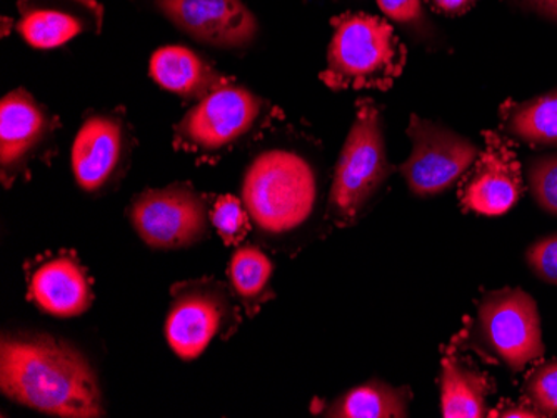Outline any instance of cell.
I'll return each instance as SVG.
<instances>
[{"label":"cell","mask_w":557,"mask_h":418,"mask_svg":"<svg viewBox=\"0 0 557 418\" xmlns=\"http://www.w3.org/2000/svg\"><path fill=\"white\" fill-rule=\"evenodd\" d=\"M240 201L256 239L271 251L297 254L327 223L318 165L293 147H269L250 159Z\"/></svg>","instance_id":"cell-1"},{"label":"cell","mask_w":557,"mask_h":418,"mask_svg":"<svg viewBox=\"0 0 557 418\" xmlns=\"http://www.w3.org/2000/svg\"><path fill=\"white\" fill-rule=\"evenodd\" d=\"M0 392L50 417H104V397L89 358L67 340L47 333H4Z\"/></svg>","instance_id":"cell-2"},{"label":"cell","mask_w":557,"mask_h":418,"mask_svg":"<svg viewBox=\"0 0 557 418\" xmlns=\"http://www.w3.org/2000/svg\"><path fill=\"white\" fill-rule=\"evenodd\" d=\"M327 65L321 80L333 90H387L408 62V49L389 22L364 12L333 18Z\"/></svg>","instance_id":"cell-3"},{"label":"cell","mask_w":557,"mask_h":418,"mask_svg":"<svg viewBox=\"0 0 557 418\" xmlns=\"http://www.w3.org/2000/svg\"><path fill=\"white\" fill-rule=\"evenodd\" d=\"M394 167L387 157L381 107L361 101L344 140L329 189L325 217L337 229H349L368 214Z\"/></svg>","instance_id":"cell-4"},{"label":"cell","mask_w":557,"mask_h":418,"mask_svg":"<svg viewBox=\"0 0 557 418\" xmlns=\"http://www.w3.org/2000/svg\"><path fill=\"white\" fill-rule=\"evenodd\" d=\"M450 343L461 352H474L487 364L521 372L544 355L536 301L522 289L487 292L474 317L466 320Z\"/></svg>","instance_id":"cell-5"},{"label":"cell","mask_w":557,"mask_h":418,"mask_svg":"<svg viewBox=\"0 0 557 418\" xmlns=\"http://www.w3.org/2000/svg\"><path fill=\"white\" fill-rule=\"evenodd\" d=\"M269 102L247 87L227 83L197 101L174 127L177 151L211 157L230 151L271 121Z\"/></svg>","instance_id":"cell-6"},{"label":"cell","mask_w":557,"mask_h":418,"mask_svg":"<svg viewBox=\"0 0 557 418\" xmlns=\"http://www.w3.org/2000/svg\"><path fill=\"white\" fill-rule=\"evenodd\" d=\"M165 317V340L181 360L205 354L214 339H230L239 327V307L224 283L215 279L175 283Z\"/></svg>","instance_id":"cell-7"},{"label":"cell","mask_w":557,"mask_h":418,"mask_svg":"<svg viewBox=\"0 0 557 418\" xmlns=\"http://www.w3.org/2000/svg\"><path fill=\"white\" fill-rule=\"evenodd\" d=\"M127 217L147 248L177 251L193 248L208 236L211 205L208 195L180 182L144 190L134 197Z\"/></svg>","instance_id":"cell-8"},{"label":"cell","mask_w":557,"mask_h":418,"mask_svg":"<svg viewBox=\"0 0 557 418\" xmlns=\"http://www.w3.org/2000/svg\"><path fill=\"white\" fill-rule=\"evenodd\" d=\"M408 136L411 154L397 170L411 193L421 199L453 189L481 155L468 137L416 114L409 118Z\"/></svg>","instance_id":"cell-9"},{"label":"cell","mask_w":557,"mask_h":418,"mask_svg":"<svg viewBox=\"0 0 557 418\" xmlns=\"http://www.w3.org/2000/svg\"><path fill=\"white\" fill-rule=\"evenodd\" d=\"M59 118L25 89L5 93L0 102V177L5 187L29 174L30 165L49 151Z\"/></svg>","instance_id":"cell-10"},{"label":"cell","mask_w":557,"mask_h":418,"mask_svg":"<svg viewBox=\"0 0 557 418\" xmlns=\"http://www.w3.org/2000/svg\"><path fill=\"white\" fill-rule=\"evenodd\" d=\"M484 151L465 176L459 201L462 208L486 217H499L511 211L524 189V174L511 140L486 130Z\"/></svg>","instance_id":"cell-11"},{"label":"cell","mask_w":557,"mask_h":418,"mask_svg":"<svg viewBox=\"0 0 557 418\" xmlns=\"http://www.w3.org/2000/svg\"><path fill=\"white\" fill-rule=\"evenodd\" d=\"M131 136L115 114H94L84 121L72 143L75 183L87 193H100L117 183L129 164Z\"/></svg>","instance_id":"cell-12"},{"label":"cell","mask_w":557,"mask_h":418,"mask_svg":"<svg viewBox=\"0 0 557 418\" xmlns=\"http://www.w3.org/2000/svg\"><path fill=\"white\" fill-rule=\"evenodd\" d=\"M156 9L181 33L215 49H244L259 33L243 0H154Z\"/></svg>","instance_id":"cell-13"},{"label":"cell","mask_w":557,"mask_h":418,"mask_svg":"<svg viewBox=\"0 0 557 418\" xmlns=\"http://www.w3.org/2000/svg\"><path fill=\"white\" fill-rule=\"evenodd\" d=\"M17 33L34 49H55L104 24L97 0H18Z\"/></svg>","instance_id":"cell-14"},{"label":"cell","mask_w":557,"mask_h":418,"mask_svg":"<svg viewBox=\"0 0 557 418\" xmlns=\"http://www.w3.org/2000/svg\"><path fill=\"white\" fill-rule=\"evenodd\" d=\"M29 299L44 314L74 318L94 304L86 267L69 252L42 258L29 270Z\"/></svg>","instance_id":"cell-15"},{"label":"cell","mask_w":557,"mask_h":418,"mask_svg":"<svg viewBox=\"0 0 557 418\" xmlns=\"http://www.w3.org/2000/svg\"><path fill=\"white\" fill-rule=\"evenodd\" d=\"M149 72L158 86L187 101H200L230 83L211 62L184 46L158 49L150 58Z\"/></svg>","instance_id":"cell-16"},{"label":"cell","mask_w":557,"mask_h":418,"mask_svg":"<svg viewBox=\"0 0 557 418\" xmlns=\"http://www.w3.org/2000/svg\"><path fill=\"white\" fill-rule=\"evenodd\" d=\"M440 389L443 417L481 418L487 414L486 401L494 392V382L450 343L441 362Z\"/></svg>","instance_id":"cell-17"},{"label":"cell","mask_w":557,"mask_h":418,"mask_svg":"<svg viewBox=\"0 0 557 418\" xmlns=\"http://www.w3.org/2000/svg\"><path fill=\"white\" fill-rule=\"evenodd\" d=\"M409 387H393L383 380H369L341 393L329 404L314 402L312 411L333 418H404L409 417Z\"/></svg>","instance_id":"cell-18"},{"label":"cell","mask_w":557,"mask_h":418,"mask_svg":"<svg viewBox=\"0 0 557 418\" xmlns=\"http://www.w3.org/2000/svg\"><path fill=\"white\" fill-rule=\"evenodd\" d=\"M500 130L534 149L557 147V89L524 102L500 105Z\"/></svg>","instance_id":"cell-19"},{"label":"cell","mask_w":557,"mask_h":418,"mask_svg":"<svg viewBox=\"0 0 557 418\" xmlns=\"http://www.w3.org/2000/svg\"><path fill=\"white\" fill-rule=\"evenodd\" d=\"M272 274L274 264L259 245L247 243L234 252L227 276L234 297L246 308L249 317H255L265 302L275 297L271 289Z\"/></svg>","instance_id":"cell-20"},{"label":"cell","mask_w":557,"mask_h":418,"mask_svg":"<svg viewBox=\"0 0 557 418\" xmlns=\"http://www.w3.org/2000/svg\"><path fill=\"white\" fill-rule=\"evenodd\" d=\"M524 177L534 202L557 217V154L529 159Z\"/></svg>","instance_id":"cell-21"},{"label":"cell","mask_w":557,"mask_h":418,"mask_svg":"<svg viewBox=\"0 0 557 418\" xmlns=\"http://www.w3.org/2000/svg\"><path fill=\"white\" fill-rule=\"evenodd\" d=\"M211 224L225 245H239L250 232L249 212L237 197L222 195L212 204Z\"/></svg>","instance_id":"cell-22"},{"label":"cell","mask_w":557,"mask_h":418,"mask_svg":"<svg viewBox=\"0 0 557 418\" xmlns=\"http://www.w3.org/2000/svg\"><path fill=\"white\" fill-rule=\"evenodd\" d=\"M524 393L541 417H557V358L541 364L529 373Z\"/></svg>","instance_id":"cell-23"},{"label":"cell","mask_w":557,"mask_h":418,"mask_svg":"<svg viewBox=\"0 0 557 418\" xmlns=\"http://www.w3.org/2000/svg\"><path fill=\"white\" fill-rule=\"evenodd\" d=\"M525 262L537 279L557 287V233L541 237L529 245Z\"/></svg>","instance_id":"cell-24"},{"label":"cell","mask_w":557,"mask_h":418,"mask_svg":"<svg viewBox=\"0 0 557 418\" xmlns=\"http://www.w3.org/2000/svg\"><path fill=\"white\" fill-rule=\"evenodd\" d=\"M377 4L387 17L403 26L421 27L424 22L422 0H377Z\"/></svg>","instance_id":"cell-25"},{"label":"cell","mask_w":557,"mask_h":418,"mask_svg":"<svg viewBox=\"0 0 557 418\" xmlns=\"http://www.w3.org/2000/svg\"><path fill=\"white\" fill-rule=\"evenodd\" d=\"M429 8L436 14L446 15V17H459L466 12L471 11L479 0H424Z\"/></svg>","instance_id":"cell-26"},{"label":"cell","mask_w":557,"mask_h":418,"mask_svg":"<svg viewBox=\"0 0 557 418\" xmlns=\"http://www.w3.org/2000/svg\"><path fill=\"white\" fill-rule=\"evenodd\" d=\"M521 8L557 24V0H515Z\"/></svg>","instance_id":"cell-27"},{"label":"cell","mask_w":557,"mask_h":418,"mask_svg":"<svg viewBox=\"0 0 557 418\" xmlns=\"http://www.w3.org/2000/svg\"><path fill=\"white\" fill-rule=\"evenodd\" d=\"M491 417H500V418H540V411L533 407V405H503V407L497 408L491 414Z\"/></svg>","instance_id":"cell-28"}]
</instances>
